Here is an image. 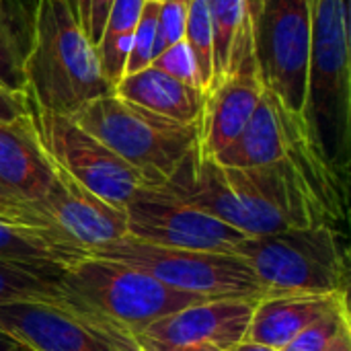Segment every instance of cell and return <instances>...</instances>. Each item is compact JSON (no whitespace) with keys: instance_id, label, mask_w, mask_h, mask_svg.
<instances>
[{"instance_id":"obj_33","label":"cell","mask_w":351,"mask_h":351,"mask_svg":"<svg viewBox=\"0 0 351 351\" xmlns=\"http://www.w3.org/2000/svg\"><path fill=\"white\" fill-rule=\"evenodd\" d=\"M0 351H23V348L14 339H10L8 335H4L0 331Z\"/></svg>"},{"instance_id":"obj_28","label":"cell","mask_w":351,"mask_h":351,"mask_svg":"<svg viewBox=\"0 0 351 351\" xmlns=\"http://www.w3.org/2000/svg\"><path fill=\"white\" fill-rule=\"evenodd\" d=\"M150 66H154V68L167 72L169 76H173V78H177V80H181V82H185V84H191V86L202 88V86H199L197 68H195V60H193L191 49H189V45H187L185 39H181L179 43L167 47L165 51H160V53L152 60ZM202 90H204V88H202Z\"/></svg>"},{"instance_id":"obj_15","label":"cell","mask_w":351,"mask_h":351,"mask_svg":"<svg viewBox=\"0 0 351 351\" xmlns=\"http://www.w3.org/2000/svg\"><path fill=\"white\" fill-rule=\"evenodd\" d=\"M53 177L56 167L39 140L33 113L0 119V218L41 199Z\"/></svg>"},{"instance_id":"obj_21","label":"cell","mask_w":351,"mask_h":351,"mask_svg":"<svg viewBox=\"0 0 351 351\" xmlns=\"http://www.w3.org/2000/svg\"><path fill=\"white\" fill-rule=\"evenodd\" d=\"M0 257L62 274L84 253L53 241L41 230L0 218Z\"/></svg>"},{"instance_id":"obj_30","label":"cell","mask_w":351,"mask_h":351,"mask_svg":"<svg viewBox=\"0 0 351 351\" xmlns=\"http://www.w3.org/2000/svg\"><path fill=\"white\" fill-rule=\"evenodd\" d=\"M33 113V105L25 93H12L4 86H0V119H16L21 115Z\"/></svg>"},{"instance_id":"obj_2","label":"cell","mask_w":351,"mask_h":351,"mask_svg":"<svg viewBox=\"0 0 351 351\" xmlns=\"http://www.w3.org/2000/svg\"><path fill=\"white\" fill-rule=\"evenodd\" d=\"M25 93L33 109L72 117L113 95L97 47L64 0H39L25 60Z\"/></svg>"},{"instance_id":"obj_17","label":"cell","mask_w":351,"mask_h":351,"mask_svg":"<svg viewBox=\"0 0 351 351\" xmlns=\"http://www.w3.org/2000/svg\"><path fill=\"white\" fill-rule=\"evenodd\" d=\"M350 302L348 294L313 296H267L257 300L249 323L247 339L284 350L311 323Z\"/></svg>"},{"instance_id":"obj_32","label":"cell","mask_w":351,"mask_h":351,"mask_svg":"<svg viewBox=\"0 0 351 351\" xmlns=\"http://www.w3.org/2000/svg\"><path fill=\"white\" fill-rule=\"evenodd\" d=\"M230 351H280V350H274V348H269V346H263V343H257V341H249V339H245V341H241L237 348H232Z\"/></svg>"},{"instance_id":"obj_22","label":"cell","mask_w":351,"mask_h":351,"mask_svg":"<svg viewBox=\"0 0 351 351\" xmlns=\"http://www.w3.org/2000/svg\"><path fill=\"white\" fill-rule=\"evenodd\" d=\"M144 2L146 0H113L103 33L95 45L103 74L109 78L113 86L125 74V62L132 47V37L140 21Z\"/></svg>"},{"instance_id":"obj_11","label":"cell","mask_w":351,"mask_h":351,"mask_svg":"<svg viewBox=\"0 0 351 351\" xmlns=\"http://www.w3.org/2000/svg\"><path fill=\"white\" fill-rule=\"evenodd\" d=\"M128 234L158 247L234 253L247 239L226 222L185 204L167 185L138 189L123 208Z\"/></svg>"},{"instance_id":"obj_6","label":"cell","mask_w":351,"mask_h":351,"mask_svg":"<svg viewBox=\"0 0 351 351\" xmlns=\"http://www.w3.org/2000/svg\"><path fill=\"white\" fill-rule=\"evenodd\" d=\"M60 282L70 294L134 337L154 321L208 300L173 290L132 265L95 255H84L64 267Z\"/></svg>"},{"instance_id":"obj_34","label":"cell","mask_w":351,"mask_h":351,"mask_svg":"<svg viewBox=\"0 0 351 351\" xmlns=\"http://www.w3.org/2000/svg\"><path fill=\"white\" fill-rule=\"evenodd\" d=\"M64 2L72 8V12L76 14V19H80V12H82V8H84L86 0H64Z\"/></svg>"},{"instance_id":"obj_3","label":"cell","mask_w":351,"mask_h":351,"mask_svg":"<svg viewBox=\"0 0 351 351\" xmlns=\"http://www.w3.org/2000/svg\"><path fill=\"white\" fill-rule=\"evenodd\" d=\"M302 115L327 158L348 175L351 125L350 0H313Z\"/></svg>"},{"instance_id":"obj_27","label":"cell","mask_w":351,"mask_h":351,"mask_svg":"<svg viewBox=\"0 0 351 351\" xmlns=\"http://www.w3.org/2000/svg\"><path fill=\"white\" fill-rule=\"evenodd\" d=\"M191 0H162L158 4V19H156V47L154 58L165 51L167 47L185 39V27L189 19Z\"/></svg>"},{"instance_id":"obj_31","label":"cell","mask_w":351,"mask_h":351,"mask_svg":"<svg viewBox=\"0 0 351 351\" xmlns=\"http://www.w3.org/2000/svg\"><path fill=\"white\" fill-rule=\"evenodd\" d=\"M329 351H351V327L341 331V335L335 339V343L329 348Z\"/></svg>"},{"instance_id":"obj_8","label":"cell","mask_w":351,"mask_h":351,"mask_svg":"<svg viewBox=\"0 0 351 351\" xmlns=\"http://www.w3.org/2000/svg\"><path fill=\"white\" fill-rule=\"evenodd\" d=\"M253 56L267 90L302 113L313 33V0H247Z\"/></svg>"},{"instance_id":"obj_5","label":"cell","mask_w":351,"mask_h":351,"mask_svg":"<svg viewBox=\"0 0 351 351\" xmlns=\"http://www.w3.org/2000/svg\"><path fill=\"white\" fill-rule=\"evenodd\" d=\"M72 119L136 169L146 185H165L199 144V123L162 117L117 95L93 101Z\"/></svg>"},{"instance_id":"obj_20","label":"cell","mask_w":351,"mask_h":351,"mask_svg":"<svg viewBox=\"0 0 351 351\" xmlns=\"http://www.w3.org/2000/svg\"><path fill=\"white\" fill-rule=\"evenodd\" d=\"M37 4L39 0H0V86L12 93H25V60Z\"/></svg>"},{"instance_id":"obj_16","label":"cell","mask_w":351,"mask_h":351,"mask_svg":"<svg viewBox=\"0 0 351 351\" xmlns=\"http://www.w3.org/2000/svg\"><path fill=\"white\" fill-rule=\"evenodd\" d=\"M302 113L290 111L271 90L265 88L251 119L214 160L230 169H253L274 165L290 152L294 142L306 132Z\"/></svg>"},{"instance_id":"obj_1","label":"cell","mask_w":351,"mask_h":351,"mask_svg":"<svg viewBox=\"0 0 351 351\" xmlns=\"http://www.w3.org/2000/svg\"><path fill=\"white\" fill-rule=\"evenodd\" d=\"M165 185L185 204L247 237L308 226L339 228L348 210V175L327 158L311 128L286 158L265 167L230 169L193 150Z\"/></svg>"},{"instance_id":"obj_14","label":"cell","mask_w":351,"mask_h":351,"mask_svg":"<svg viewBox=\"0 0 351 351\" xmlns=\"http://www.w3.org/2000/svg\"><path fill=\"white\" fill-rule=\"evenodd\" d=\"M265 93L253 45L249 23L245 21L243 33L234 45L228 76L208 95L199 119L197 152L206 158H216L251 119L255 107Z\"/></svg>"},{"instance_id":"obj_26","label":"cell","mask_w":351,"mask_h":351,"mask_svg":"<svg viewBox=\"0 0 351 351\" xmlns=\"http://www.w3.org/2000/svg\"><path fill=\"white\" fill-rule=\"evenodd\" d=\"M156 19H158V2H144L140 21L132 37V47L125 62V74L140 72L152 64L154 47H156Z\"/></svg>"},{"instance_id":"obj_25","label":"cell","mask_w":351,"mask_h":351,"mask_svg":"<svg viewBox=\"0 0 351 351\" xmlns=\"http://www.w3.org/2000/svg\"><path fill=\"white\" fill-rule=\"evenodd\" d=\"M348 327H351L350 302L333 308L331 313L311 323L280 351H329L335 339L341 335V331H346Z\"/></svg>"},{"instance_id":"obj_12","label":"cell","mask_w":351,"mask_h":351,"mask_svg":"<svg viewBox=\"0 0 351 351\" xmlns=\"http://www.w3.org/2000/svg\"><path fill=\"white\" fill-rule=\"evenodd\" d=\"M0 331L23 351H140L134 335L105 317L45 302L0 304Z\"/></svg>"},{"instance_id":"obj_24","label":"cell","mask_w":351,"mask_h":351,"mask_svg":"<svg viewBox=\"0 0 351 351\" xmlns=\"http://www.w3.org/2000/svg\"><path fill=\"white\" fill-rule=\"evenodd\" d=\"M185 41L195 60L199 86L208 95L214 82V39L208 0H191L189 19L185 27Z\"/></svg>"},{"instance_id":"obj_19","label":"cell","mask_w":351,"mask_h":351,"mask_svg":"<svg viewBox=\"0 0 351 351\" xmlns=\"http://www.w3.org/2000/svg\"><path fill=\"white\" fill-rule=\"evenodd\" d=\"M58 271L16 263L0 257V304L10 302H45L88 315H99L80 298L70 294L60 282ZM103 317V315H101Z\"/></svg>"},{"instance_id":"obj_10","label":"cell","mask_w":351,"mask_h":351,"mask_svg":"<svg viewBox=\"0 0 351 351\" xmlns=\"http://www.w3.org/2000/svg\"><path fill=\"white\" fill-rule=\"evenodd\" d=\"M33 119L49 160L97 197L123 210L132 195L146 187L144 177L136 169L72 117L33 109Z\"/></svg>"},{"instance_id":"obj_29","label":"cell","mask_w":351,"mask_h":351,"mask_svg":"<svg viewBox=\"0 0 351 351\" xmlns=\"http://www.w3.org/2000/svg\"><path fill=\"white\" fill-rule=\"evenodd\" d=\"M113 6V0H86L82 12H80V27L82 31L86 33V37L97 45L101 33H103V27H105V21H107V14Z\"/></svg>"},{"instance_id":"obj_7","label":"cell","mask_w":351,"mask_h":351,"mask_svg":"<svg viewBox=\"0 0 351 351\" xmlns=\"http://www.w3.org/2000/svg\"><path fill=\"white\" fill-rule=\"evenodd\" d=\"M88 255L132 265L165 286L208 300H261L267 292L249 263L234 253L169 249L130 234L93 249Z\"/></svg>"},{"instance_id":"obj_18","label":"cell","mask_w":351,"mask_h":351,"mask_svg":"<svg viewBox=\"0 0 351 351\" xmlns=\"http://www.w3.org/2000/svg\"><path fill=\"white\" fill-rule=\"evenodd\" d=\"M113 95L181 123H199L208 99L202 88L185 84L154 66L121 76Z\"/></svg>"},{"instance_id":"obj_23","label":"cell","mask_w":351,"mask_h":351,"mask_svg":"<svg viewBox=\"0 0 351 351\" xmlns=\"http://www.w3.org/2000/svg\"><path fill=\"white\" fill-rule=\"evenodd\" d=\"M208 8L214 39V82L210 88L212 93L228 76L232 51L247 21V0H208Z\"/></svg>"},{"instance_id":"obj_4","label":"cell","mask_w":351,"mask_h":351,"mask_svg":"<svg viewBox=\"0 0 351 351\" xmlns=\"http://www.w3.org/2000/svg\"><path fill=\"white\" fill-rule=\"evenodd\" d=\"M234 255L249 263L267 296L350 294V253L339 228L308 226L247 237Z\"/></svg>"},{"instance_id":"obj_9","label":"cell","mask_w":351,"mask_h":351,"mask_svg":"<svg viewBox=\"0 0 351 351\" xmlns=\"http://www.w3.org/2000/svg\"><path fill=\"white\" fill-rule=\"evenodd\" d=\"M4 220L41 230L84 255L128 234V220L121 208L97 197L58 167L47 193L37 202L19 206Z\"/></svg>"},{"instance_id":"obj_35","label":"cell","mask_w":351,"mask_h":351,"mask_svg":"<svg viewBox=\"0 0 351 351\" xmlns=\"http://www.w3.org/2000/svg\"><path fill=\"white\" fill-rule=\"evenodd\" d=\"M146 2H158V4H160L162 0H146Z\"/></svg>"},{"instance_id":"obj_13","label":"cell","mask_w":351,"mask_h":351,"mask_svg":"<svg viewBox=\"0 0 351 351\" xmlns=\"http://www.w3.org/2000/svg\"><path fill=\"white\" fill-rule=\"evenodd\" d=\"M257 300H206L136 335L140 351H230L247 339Z\"/></svg>"}]
</instances>
